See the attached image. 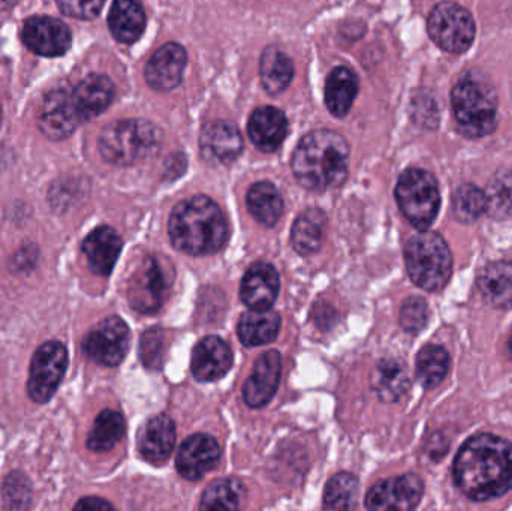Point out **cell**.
Returning a JSON list of instances; mask_svg holds the SVG:
<instances>
[{
  "instance_id": "obj_37",
  "label": "cell",
  "mask_w": 512,
  "mask_h": 511,
  "mask_svg": "<svg viewBox=\"0 0 512 511\" xmlns=\"http://www.w3.org/2000/svg\"><path fill=\"white\" fill-rule=\"evenodd\" d=\"M358 480L352 474L339 473L331 477L324 492V507L328 510H352L357 507Z\"/></svg>"
},
{
  "instance_id": "obj_44",
  "label": "cell",
  "mask_w": 512,
  "mask_h": 511,
  "mask_svg": "<svg viewBox=\"0 0 512 511\" xmlns=\"http://www.w3.org/2000/svg\"><path fill=\"white\" fill-rule=\"evenodd\" d=\"M114 507L111 506L108 501L102 500V498H83L80 503L75 506V510H83V511H104V510H113Z\"/></svg>"
},
{
  "instance_id": "obj_31",
  "label": "cell",
  "mask_w": 512,
  "mask_h": 511,
  "mask_svg": "<svg viewBox=\"0 0 512 511\" xmlns=\"http://www.w3.org/2000/svg\"><path fill=\"white\" fill-rule=\"evenodd\" d=\"M262 86L270 95H279L288 89L294 78L292 60L276 47H267L259 63Z\"/></svg>"
},
{
  "instance_id": "obj_24",
  "label": "cell",
  "mask_w": 512,
  "mask_h": 511,
  "mask_svg": "<svg viewBox=\"0 0 512 511\" xmlns=\"http://www.w3.org/2000/svg\"><path fill=\"white\" fill-rule=\"evenodd\" d=\"M176 443V425L167 416L153 417L141 432V455L152 464H162L171 456Z\"/></svg>"
},
{
  "instance_id": "obj_22",
  "label": "cell",
  "mask_w": 512,
  "mask_h": 511,
  "mask_svg": "<svg viewBox=\"0 0 512 511\" xmlns=\"http://www.w3.org/2000/svg\"><path fill=\"white\" fill-rule=\"evenodd\" d=\"M279 288L276 269L271 264L256 263L243 278L240 296L251 309H270L276 302Z\"/></svg>"
},
{
  "instance_id": "obj_25",
  "label": "cell",
  "mask_w": 512,
  "mask_h": 511,
  "mask_svg": "<svg viewBox=\"0 0 512 511\" xmlns=\"http://www.w3.org/2000/svg\"><path fill=\"white\" fill-rule=\"evenodd\" d=\"M478 290L493 308L512 309V263L487 264L478 276Z\"/></svg>"
},
{
  "instance_id": "obj_38",
  "label": "cell",
  "mask_w": 512,
  "mask_h": 511,
  "mask_svg": "<svg viewBox=\"0 0 512 511\" xmlns=\"http://www.w3.org/2000/svg\"><path fill=\"white\" fill-rule=\"evenodd\" d=\"M487 212L496 219L512 216V170L499 171L486 191Z\"/></svg>"
},
{
  "instance_id": "obj_18",
  "label": "cell",
  "mask_w": 512,
  "mask_h": 511,
  "mask_svg": "<svg viewBox=\"0 0 512 511\" xmlns=\"http://www.w3.org/2000/svg\"><path fill=\"white\" fill-rule=\"evenodd\" d=\"M200 144L204 159L213 164H230L242 155V134L228 120L209 123L201 132Z\"/></svg>"
},
{
  "instance_id": "obj_42",
  "label": "cell",
  "mask_w": 512,
  "mask_h": 511,
  "mask_svg": "<svg viewBox=\"0 0 512 511\" xmlns=\"http://www.w3.org/2000/svg\"><path fill=\"white\" fill-rule=\"evenodd\" d=\"M5 498L9 507H26L29 503L30 489L21 474H12L5 483Z\"/></svg>"
},
{
  "instance_id": "obj_45",
  "label": "cell",
  "mask_w": 512,
  "mask_h": 511,
  "mask_svg": "<svg viewBox=\"0 0 512 511\" xmlns=\"http://www.w3.org/2000/svg\"><path fill=\"white\" fill-rule=\"evenodd\" d=\"M508 353H510V357L512 359V336L510 338V341H508Z\"/></svg>"
},
{
  "instance_id": "obj_3",
  "label": "cell",
  "mask_w": 512,
  "mask_h": 511,
  "mask_svg": "<svg viewBox=\"0 0 512 511\" xmlns=\"http://www.w3.org/2000/svg\"><path fill=\"white\" fill-rule=\"evenodd\" d=\"M291 167L297 182L309 191L337 188L348 174V143L328 129L310 132L295 147Z\"/></svg>"
},
{
  "instance_id": "obj_28",
  "label": "cell",
  "mask_w": 512,
  "mask_h": 511,
  "mask_svg": "<svg viewBox=\"0 0 512 511\" xmlns=\"http://www.w3.org/2000/svg\"><path fill=\"white\" fill-rule=\"evenodd\" d=\"M280 317L271 309H251L242 315L237 327L240 342L246 347L270 344L279 335Z\"/></svg>"
},
{
  "instance_id": "obj_11",
  "label": "cell",
  "mask_w": 512,
  "mask_h": 511,
  "mask_svg": "<svg viewBox=\"0 0 512 511\" xmlns=\"http://www.w3.org/2000/svg\"><path fill=\"white\" fill-rule=\"evenodd\" d=\"M170 291V279L155 257H147L129 282V302L141 314H155L164 305Z\"/></svg>"
},
{
  "instance_id": "obj_33",
  "label": "cell",
  "mask_w": 512,
  "mask_h": 511,
  "mask_svg": "<svg viewBox=\"0 0 512 511\" xmlns=\"http://www.w3.org/2000/svg\"><path fill=\"white\" fill-rule=\"evenodd\" d=\"M125 434V420L114 410H104L93 423L92 431L87 438V447L92 452L104 453L119 444Z\"/></svg>"
},
{
  "instance_id": "obj_4",
  "label": "cell",
  "mask_w": 512,
  "mask_h": 511,
  "mask_svg": "<svg viewBox=\"0 0 512 511\" xmlns=\"http://www.w3.org/2000/svg\"><path fill=\"white\" fill-rule=\"evenodd\" d=\"M457 128L468 138L492 134L498 125V95L495 87L477 74L466 75L451 92Z\"/></svg>"
},
{
  "instance_id": "obj_41",
  "label": "cell",
  "mask_w": 512,
  "mask_h": 511,
  "mask_svg": "<svg viewBox=\"0 0 512 511\" xmlns=\"http://www.w3.org/2000/svg\"><path fill=\"white\" fill-rule=\"evenodd\" d=\"M107 0H57L59 8L68 17L93 20L98 17Z\"/></svg>"
},
{
  "instance_id": "obj_9",
  "label": "cell",
  "mask_w": 512,
  "mask_h": 511,
  "mask_svg": "<svg viewBox=\"0 0 512 511\" xmlns=\"http://www.w3.org/2000/svg\"><path fill=\"white\" fill-rule=\"evenodd\" d=\"M68 362V351L60 342H47L36 350L27 383L32 401L36 404H45L53 398L65 377Z\"/></svg>"
},
{
  "instance_id": "obj_29",
  "label": "cell",
  "mask_w": 512,
  "mask_h": 511,
  "mask_svg": "<svg viewBox=\"0 0 512 511\" xmlns=\"http://www.w3.org/2000/svg\"><path fill=\"white\" fill-rule=\"evenodd\" d=\"M357 93V75L346 66H337L325 83V105L333 116L345 117L351 111Z\"/></svg>"
},
{
  "instance_id": "obj_6",
  "label": "cell",
  "mask_w": 512,
  "mask_h": 511,
  "mask_svg": "<svg viewBox=\"0 0 512 511\" xmlns=\"http://www.w3.org/2000/svg\"><path fill=\"white\" fill-rule=\"evenodd\" d=\"M409 278L426 291H439L448 284L453 272V257L444 237L433 231L415 234L405 246Z\"/></svg>"
},
{
  "instance_id": "obj_20",
  "label": "cell",
  "mask_w": 512,
  "mask_h": 511,
  "mask_svg": "<svg viewBox=\"0 0 512 511\" xmlns=\"http://www.w3.org/2000/svg\"><path fill=\"white\" fill-rule=\"evenodd\" d=\"M114 95L116 89L113 81L102 74L89 75L71 92L72 102L81 122H87L104 113L113 102Z\"/></svg>"
},
{
  "instance_id": "obj_8",
  "label": "cell",
  "mask_w": 512,
  "mask_h": 511,
  "mask_svg": "<svg viewBox=\"0 0 512 511\" xmlns=\"http://www.w3.org/2000/svg\"><path fill=\"white\" fill-rule=\"evenodd\" d=\"M427 30L432 41L450 53H465L475 39L474 18L463 6L450 0L433 8Z\"/></svg>"
},
{
  "instance_id": "obj_10",
  "label": "cell",
  "mask_w": 512,
  "mask_h": 511,
  "mask_svg": "<svg viewBox=\"0 0 512 511\" xmlns=\"http://www.w3.org/2000/svg\"><path fill=\"white\" fill-rule=\"evenodd\" d=\"M131 345V332L125 321L110 317L96 324L95 329L84 338L86 356L101 366L114 368L125 360Z\"/></svg>"
},
{
  "instance_id": "obj_7",
  "label": "cell",
  "mask_w": 512,
  "mask_h": 511,
  "mask_svg": "<svg viewBox=\"0 0 512 511\" xmlns=\"http://www.w3.org/2000/svg\"><path fill=\"white\" fill-rule=\"evenodd\" d=\"M396 200L405 218L415 228L427 230L435 222L441 207L435 176L420 168H409L399 177Z\"/></svg>"
},
{
  "instance_id": "obj_15",
  "label": "cell",
  "mask_w": 512,
  "mask_h": 511,
  "mask_svg": "<svg viewBox=\"0 0 512 511\" xmlns=\"http://www.w3.org/2000/svg\"><path fill=\"white\" fill-rule=\"evenodd\" d=\"M188 54L177 42H168L153 53L146 65V81L152 89L170 92L183 80Z\"/></svg>"
},
{
  "instance_id": "obj_40",
  "label": "cell",
  "mask_w": 512,
  "mask_h": 511,
  "mask_svg": "<svg viewBox=\"0 0 512 511\" xmlns=\"http://www.w3.org/2000/svg\"><path fill=\"white\" fill-rule=\"evenodd\" d=\"M429 323V306L421 297H409L400 309V324L412 335L423 332Z\"/></svg>"
},
{
  "instance_id": "obj_39",
  "label": "cell",
  "mask_w": 512,
  "mask_h": 511,
  "mask_svg": "<svg viewBox=\"0 0 512 511\" xmlns=\"http://www.w3.org/2000/svg\"><path fill=\"white\" fill-rule=\"evenodd\" d=\"M167 333L159 327L147 330L141 336L140 357L143 365L152 371L162 369L167 356Z\"/></svg>"
},
{
  "instance_id": "obj_2",
  "label": "cell",
  "mask_w": 512,
  "mask_h": 511,
  "mask_svg": "<svg viewBox=\"0 0 512 511\" xmlns=\"http://www.w3.org/2000/svg\"><path fill=\"white\" fill-rule=\"evenodd\" d=\"M168 233L174 248L201 257L224 248L230 227L221 207L212 198L197 195L174 207Z\"/></svg>"
},
{
  "instance_id": "obj_36",
  "label": "cell",
  "mask_w": 512,
  "mask_h": 511,
  "mask_svg": "<svg viewBox=\"0 0 512 511\" xmlns=\"http://www.w3.org/2000/svg\"><path fill=\"white\" fill-rule=\"evenodd\" d=\"M487 212L486 192L472 183L459 186L453 195V213L457 221L472 224Z\"/></svg>"
},
{
  "instance_id": "obj_5",
  "label": "cell",
  "mask_w": 512,
  "mask_h": 511,
  "mask_svg": "<svg viewBox=\"0 0 512 511\" xmlns=\"http://www.w3.org/2000/svg\"><path fill=\"white\" fill-rule=\"evenodd\" d=\"M161 131L147 120H117L102 129L99 152L114 165H132L158 150Z\"/></svg>"
},
{
  "instance_id": "obj_21",
  "label": "cell",
  "mask_w": 512,
  "mask_h": 511,
  "mask_svg": "<svg viewBox=\"0 0 512 511\" xmlns=\"http://www.w3.org/2000/svg\"><path fill=\"white\" fill-rule=\"evenodd\" d=\"M288 119L279 108L264 105L256 108L248 123V134L256 149L271 153L279 149L288 135Z\"/></svg>"
},
{
  "instance_id": "obj_1",
  "label": "cell",
  "mask_w": 512,
  "mask_h": 511,
  "mask_svg": "<svg viewBox=\"0 0 512 511\" xmlns=\"http://www.w3.org/2000/svg\"><path fill=\"white\" fill-rule=\"evenodd\" d=\"M454 482L472 501H489L512 491V443L480 434L463 444L454 461Z\"/></svg>"
},
{
  "instance_id": "obj_32",
  "label": "cell",
  "mask_w": 512,
  "mask_h": 511,
  "mask_svg": "<svg viewBox=\"0 0 512 511\" xmlns=\"http://www.w3.org/2000/svg\"><path fill=\"white\" fill-rule=\"evenodd\" d=\"M246 204L251 215L265 227H274L282 218L283 200L273 183H255L249 189Z\"/></svg>"
},
{
  "instance_id": "obj_27",
  "label": "cell",
  "mask_w": 512,
  "mask_h": 511,
  "mask_svg": "<svg viewBox=\"0 0 512 511\" xmlns=\"http://www.w3.org/2000/svg\"><path fill=\"white\" fill-rule=\"evenodd\" d=\"M372 387L382 402H399L411 387L408 366L399 359L382 360L373 371Z\"/></svg>"
},
{
  "instance_id": "obj_14",
  "label": "cell",
  "mask_w": 512,
  "mask_h": 511,
  "mask_svg": "<svg viewBox=\"0 0 512 511\" xmlns=\"http://www.w3.org/2000/svg\"><path fill=\"white\" fill-rule=\"evenodd\" d=\"M221 447L206 434H195L185 440L177 453V471L183 479L197 482L218 467Z\"/></svg>"
},
{
  "instance_id": "obj_23",
  "label": "cell",
  "mask_w": 512,
  "mask_h": 511,
  "mask_svg": "<svg viewBox=\"0 0 512 511\" xmlns=\"http://www.w3.org/2000/svg\"><path fill=\"white\" fill-rule=\"evenodd\" d=\"M123 242L114 228L102 225L93 230L83 242V252L90 269L99 276H108L116 266Z\"/></svg>"
},
{
  "instance_id": "obj_35",
  "label": "cell",
  "mask_w": 512,
  "mask_h": 511,
  "mask_svg": "<svg viewBox=\"0 0 512 511\" xmlns=\"http://www.w3.org/2000/svg\"><path fill=\"white\" fill-rule=\"evenodd\" d=\"M242 483L233 479L215 480L201 498V510H237L242 504Z\"/></svg>"
},
{
  "instance_id": "obj_26",
  "label": "cell",
  "mask_w": 512,
  "mask_h": 511,
  "mask_svg": "<svg viewBox=\"0 0 512 511\" xmlns=\"http://www.w3.org/2000/svg\"><path fill=\"white\" fill-rule=\"evenodd\" d=\"M108 26L117 41L123 44L138 41L146 29V12L141 0H114Z\"/></svg>"
},
{
  "instance_id": "obj_12",
  "label": "cell",
  "mask_w": 512,
  "mask_h": 511,
  "mask_svg": "<svg viewBox=\"0 0 512 511\" xmlns=\"http://www.w3.org/2000/svg\"><path fill=\"white\" fill-rule=\"evenodd\" d=\"M423 494V480L417 474H405L373 485L366 495V507L369 510H414Z\"/></svg>"
},
{
  "instance_id": "obj_43",
  "label": "cell",
  "mask_w": 512,
  "mask_h": 511,
  "mask_svg": "<svg viewBox=\"0 0 512 511\" xmlns=\"http://www.w3.org/2000/svg\"><path fill=\"white\" fill-rule=\"evenodd\" d=\"M412 113H414L415 122L420 123L424 128L433 129L438 126V105H436L435 99L430 98V96H418V98H415Z\"/></svg>"
},
{
  "instance_id": "obj_30",
  "label": "cell",
  "mask_w": 512,
  "mask_h": 511,
  "mask_svg": "<svg viewBox=\"0 0 512 511\" xmlns=\"http://www.w3.org/2000/svg\"><path fill=\"white\" fill-rule=\"evenodd\" d=\"M327 218L319 209H307L295 219L291 231V242L301 255H312L319 251L324 242Z\"/></svg>"
},
{
  "instance_id": "obj_34",
  "label": "cell",
  "mask_w": 512,
  "mask_h": 511,
  "mask_svg": "<svg viewBox=\"0 0 512 511\" xmlns=\"http://www.w3.org/2000/svg\"><path fill=\"white\" fill-rule=\"evenodd\" d=\"M450 356L439 345H427L417 356V377L424 389H436L447 377Z\"/></svg>"
},
{
  "instance_id": "obj_16",
  "label": "cell",
  "mask_w": 512,
  "mask_h": 511,
  "mask_svg": "<svg viewBox=\"0 0 512 511\" xmlns=\"http://www.w3.org/2000/svg\"><path fill=\"white\" fill-rule=\"evenodd\" d=\"M81 119L72 102L68 90H54L45 96L39 113V128L50 140H63L69 137L80 125Z\"/></svg>"
},
{
  "instance_id": "obj_19",
  "label": "cell",
  "mask_w": 512,
  "mask_h": 511,
  "mask_svg": "<svg viewBox=\"0 0 512 511\" xmlns=\"http://www.w3.org/2000/svg\"><path fill=\"white\" fill-rule=\"evenodd\" d=\"M233 366V351L224 339L207 336L192 354V374L198 381H216Z\"/></svg>"
},
{
  "instance_id": "obj_17",
  "label": "cell",
  "mask_w": 512,
  "mask_h": 511,
  "mask_svg": "<svg viewBox=\"0 0 512 511\" xmlns=\"http://www.w3.org/2000/svg\"><path fill=\"white\" fill-rule=\"evenodd\" d=\"M282 375V356L270 350L261 354L255 362L254 371L243 387V399L251 408L265 407L276 395Z\"/></svg>"
},
{
  "instance_id": "obj_13",
  "label": "cell",
  "mask_w": 512,
  "mask_h": 511,
  "mask_svg": "<svg viewBox=\"0 0 512 511\" xmlns=\"http://www.w3.org/2000/svg\"><path fill=\"white\" fill-rule=\"evenodd\" d=\"M21 38L29 50L44 57L62 56L71 47L68 26L51 17H32L24 21Z\"/></svg>"
}]
</instances>
